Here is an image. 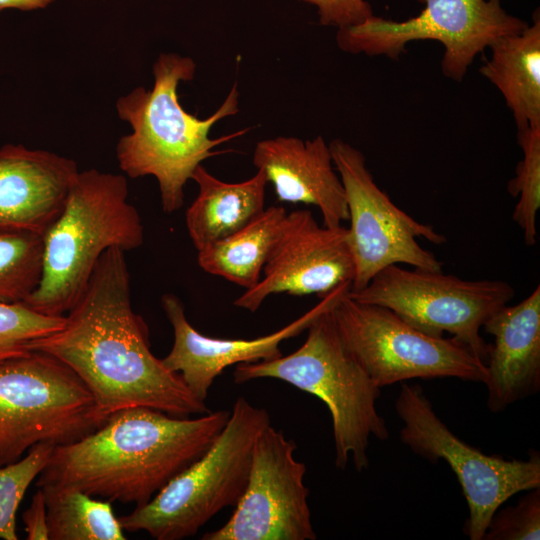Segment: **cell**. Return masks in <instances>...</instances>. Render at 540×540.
Segmentation results:
<instances>
[{
	"label": "cell",
	"instance_id": "7c38bea8",
	"mask_svg": "<svg viewBox=\"0 0 540 540\" xmlns=\"http://www.w3.org/2000/svg\"><path fill=\"white\" fill-rule=\"evenodd\" d=\"M334 167L344 187L350 227L348 241L355 274L349 291L363 289L393 264L442 271V262L417 241L443 244L447 238L397 207L374 181L364 154L341 139L329 142Z\"/></svg>",
	"mask_w": 540,
	"mask_h": 540
},
{
	"label": "cell",
	"instance_id": "2e32d148",
	"mask_svg": "<svg viewBox=\"0 0 540 540\" xmlns=\"http://www.w3.org/2000/svg\"><path fill=\"white\" fill-rule=\"evenodd\" d=\"M253 164L273 185L279 201L316 206L327 227L348 220L344 187L334 169L329 143L322 136L260 140L254 147Z\"/></svg>",
	"mask_w": 540,
	"mask_h": 540
},
{
	"label": "cell",
	"instance_id": "ba28073f",
	"mask_svg": "<svg viewBox=\"0 0 540 540\" xmlns=\"http://www.w3.org/2000/svg\"><path fill=\"white\" fill-rule=\"evenodd\" d=\"M424 8L403 21L371 16L339 28L337 46L350 54L387 56L397 60L413 41L434 40L444 47L441 70L461 82L476 56L498 39L529 24L511 14L501 0H417Z\"/></svg>",
	"mask_w": 540,
	"mask_h": 540
},
{
	"label": "cell",
	"instance_id": "d6986e66",
	"mask_svg": "<svg viewBox=\"0 0 540 540\" xmlns=\"http://www.w3.org/2000/svg\"><path fill=\"white\" fill-rule=\"evenodd\" d=\"M191 179L198 194L186 211V227L197 251L242 229L265 209L268 181L259 169L248 180L228 183L200 164Z\"/></svg>",
	"mask_w": 540,
	"mask_h": 540
},
{
	"label": "cell",
	"instance_id": "4316f807",
	"mask_svg": "<svg viewBox=\"0 0 540 540\" xmlns=\"http://www.w3.org/2000/svg\"><path fill=\"white\" fill-rule=\"evenodd\" d=\"M540 487L529 490L513 506L497 509L482 540H539Z\"/></svg>",
	"mask_w": 540,
	"mask_h": 540
},
{
	"label": "cell",
	"instance_id": "603a6c76",
	"mask_svg": "<svg viewBox=\"0 0 540 540\" xmlns=\"http://www.w3.org/2000/svg\"><path fill=\"white\" fill-rule=\"evenodd\" d=\"M43 235L0 225V303H23L37 288Z\"/></svg>",
	"mask_w": 540,
	"mask_h": 540
},
{
	"label": "cell",
	"instance_id": "52a82bcc",
	"mask_svg": "<svg viewBox=\"0 0 540 540\" xmlns=\"http://www.w3.org/2000/svg\"><path fill=\"white\" fill-rule=\"evenodd\" d=\"M107 417L66 364L40 351L0 363V467L33 446L75 442Z\"/></svg>",
	"mask_w": 540,
	"mask_h": 540
},
{
	"label": "cell",
	"instance_id": "ffe728a7",
	"mask_svg": "<svg viewBox=\"0 0 540 540\" xmlns=\"http://www.w3.org/2000/svg\"><path fill=\"white\" fill-rule=\"evenodd\" d=\"M491 57L479 72L502 94L517 129L540 126V16L519 33L489 47Z\"/></svg>",
	"mask_w": 540,
	"mask_h": 540
},
{
	"label": "cell",
	"instance_id": "e0dca14e",
	"mask_svg": "<svg viewBox=\"0 0 540 540\" xmlns=\"http://www.w3.org/2000/svg\"><path fill=\"white\" fill-rule=\"evenodd\" d=\"M79 170L55 153L0 147V225L43 235L58 217Z\"/></svg>",
	"mask_w": 540,
	"mask_h": 540
},
{
	"label": "cell",
	"instance_id": "3957f363",
	"mask_svg": "<svg viewBox=\"0 0 540 540\" xmlns=\"http://www.w3.org/2000/svg\"><path fill=\"white\" fill-rule=\"evenodd\" d=\"M195 72L192 58L161 53L153 64V88L137 87L116 102L118 116L132 128L116 146L119 167L131 178L153 176L159 185L162 209L168 214L183 206L184 188L195 169L204 160L223 153L215 148L248 131L209 137L217 122L239 112L236 82L220 107L206 119L182 107L178 86L192 80Z\"/></svg>",
	"mask_w": 540,
	"mask_h": 540
},
{
	"label": "cell",
	"instance_id": "9c48e42d",
	"mask_svg": "<svg viewBox=\"0 0 540 540\" xmlns=\"http://www.w3.org/2000/svg\"><path fill=\"white\" fill-rule=\"evenodd\" d=\"M395 409L403 422L400 441L434 464L446 461L455 473L468 504L463 531L470 540L483 539L492 515L511 496L540 487L538 452L528 460L484 454L447 427L421 386L402 383Z\"/></svg>",
	"mask_w": 540,
	"mask_h": 540
},
{
	"label": "cell",
	"instance_id": "83f0119b",
	"mask_svg": "<svg viewBox=\"0 0 540 540\" xmlns=\"http://www.w3.org/2000/svg\"><path fill=\"white\" fill-rule=\"evenodd\" d=\"M316 7L319 23L337 29L361 23L373 16L366 0H299Z\"/></svg>",
	"mask_w": 540,
	"mask_h": 540
},
{
	"label": "cell",
	"instance_id": "8fae6325",
	"mask_svg": "<svg viewBox=\"0 0 540 540\" xmlns=\"http://www.w3.org/2000/svg\"><path fill=\"white\" fill-rule=\"evenodd\" d=\"M338 332L373 382L384 386L420 378L485 383L486 363L453 337L427 335L390 309L342 294L331 308Z\"/></svg>",
	"mask_w": 540,
	"mask_h": 540
},
{
	"label": "cell",
	"instance_id": "484cf974",
	"mask_svg": "<svg viewBox=\"0 0 540 540\" xmlns=\"http://www.w3.org/2000/svg\"><path fill=\"white\" fill-rule=\"evenodd\" d=\"M65 316L36 312L23 303H0V363L31 350V345L59 330Z\"/></svg>",
	"mask_w": 540,
	"mask_h": 540
},
{
	"label": "cell",
	"instance_id": "44dd1931",
	"mask_svg": "<svg viewBox=\"0 0 540 540\" xmlns=\"http://www.w3.org/2000/svg\"><path fill=\"white\" fill-rule=\"evenodd\" d=\"M286 215L281 206L265 208L242 229L197 251L198 265L246 290L254 287L262 277Z\"/></svg>",
	"mask_w": 540,
	"mask_h": 540
},
{
	"label": "cell",
	"instance_id": "6da1fadb",
	"mask_svg": "<svg viewBox=\"0 0 540 540\" xmlns=\"http://www.w3.org/2000/svg\"><path fill=\"white\" fill-rule=\"evenodd\" d=\"M125 253L110 248L102 255L63 326L35 341L31 350L73 370L105 417L134 407L177 417L209 413L180 374L153 355L148 326L132 307Z\"/></svg>",
	"mask_w": 540,
	"mask_h": 540
},
{
	"label": "cell",
	"instance_id": "8992f818",
	"mask_svg": "<svg viewBox=\"0 0 540 540\" xmlns=\"http://www.w3.org/2000/svg\"><path fill=\"white\" fill-rule=\"evenodd\" d=\"M268 425L267 410L239 397L210 448L149 502L120 517L123 529L144 531L156 540H181L222 509L235 507L247 485L255 441Z\"/></svg>",
	"mask_w": 540,
	"mask_h": 540
},
{
	"label": "cell",
	"instance_id": "f546056e",
	"mask_svg": "<svg viewBox=\"0 0 540 540\" xmlns=\"http://www.w3.org/2000/svg\"><path fill=\"white\" fill-rule=\"evenodd\" d=\"M54 0H0V12L4 9L15 8L22 11L42 9Z\"/></svg>",
	"mask_w": 540,
	"mask_h": 540
},
{
	"label": "cell",
	"instance_id": "ac0fdd59",
	"mask_svg": "<svg viewBox=\"0 0 540 540\" xmlns=\"http://www.w3.org/2000/svg\"><path fill=\"white\" fill-rule=\"evenodd\" d=\"M482 327L493 336L484 384L487 408L497 413L540 390V285L520 303L498 309Z\"/></svg>",
	"mask_w": 540,
	"mask_h": 540
},
{
	"label": "cell",
	"instance_id": "cb8c5ba5",
	"mask_svg": "<svg viewBox=\"0 0 540 540\" xmlns=\"http://www.w3.org/2000/svg\"><path fill=\"white\" fill-rule=\"evenodd\" d=\"M517 142L523 158L516 175L508 182L507 191L518 202L512 218L522 229L527 246L537 240L536 217L540 208V126L517 129Z\"/></svg>",
	"mask_w": 540,
	"mask_h": 540
},
{
	"label": "cell",
	"instance_id": "7a4b0ae2",
	"mask_svg": "<svg viewBox=\"0 0 540 540\" xmlns=\"http://www.w3.org/2000/svg\"><path fill=\"white\" fill-rule=\"evenodd\" d=\"M229 416L227 410L196 418L147 407L116 411L81 439L55 446L37 487H71L142 506L210 448Z\"/></svg>",
	"mask_w": 540,
	"mask_h": 540
},
{
	"label": "cell",
	"instance_id": "9a60e30c",
	"mask_svg": "<svg viewBox=\"0 0 540 540\" xmlns=\"http://www.w3.org/2000/svg\"><path fill=\"white\" fill-rule=\"evenodd\" d=\"M350 287V284L341 285L288 325L254 339H220L203 335L188 322L181 300L174 294H164L161 304L173 328L174 341L170 352L161 360L169 370L180 374L195 397L205 402L212 383L227 367L281 357L280 344L307 330L311 322Z\"/></svg>",
	"mask_w": 540,
	"mask_h": 540
},
{
	"label": "cell",
	"instance_id": "d4e9b609",
	"mask_svg": "<svg viewBox=\"0 0 540 540\" xmlns=\"http://www.w3.org/2000/svg\"><path fill=\"white\" fill-rule=\"evenodd\" d=\"M54 447L39 443L17 462L0 467V539H18L17 510L30 484L46 467Z\"/></svg>",
	"mask_w": 540,
	"mask_h": 540
},
{
	"label": "cell",
	"instance_id": "4fadbf2b",
	"mask_svg": "<svg viewBox=\"0 0 540 540\" xmlns=\"http://www.w3.org/2000/svg\"><path fill=\"white\" fill-rule=\"evenodd\" d=\"M292 439L268 425L257 437L245 491L229 520L203 540H314L306 465Z\"/></svg>",
	"mask_w": 540,
	"mask_h": 540
},
{
	"label": "cell",
	"instance_id": "7402d4cb",
	"mask_svg": "<svg viewBox=\"0 0 540 540\" xmlns=\"http://www.w3.org/2000/svg\"><path fill=\"white\" fill-rule=\"evenodd\" d=\"M50 540H124V529L109 501L79 489L44 485Z\"/></svg>",
	"mask_w": 540,
	"mask_h": 540
},
{
	"label": "cell",
	"instance_id": "f1b7e54d",
	"mask_svg": "<svg viewBox=\"0 0 540 540\" xmlns=\"http://www.w3.org/2000/svg\"><path fill=\"white\" fill-rule=\"evenodd\" d=\"M22 520L27 539H49L46 501L40 488L33 495L29 507L23 512Z\"/></svg>",
	"mask_w": 540,
	"mask_h": 540
},
{
	"label": "cell",
	"instance_id": "5bb4252c",
	"mask_svg": "<svg viewBox=\"0 0 540 540\" xmlns=\"http://www.w3.org/2000/svg\"><path fill=\"white\" fill-rule=\"evenodd\" d=\"M262 272L235 306L255 312L273 294H315L321 299L341 285H351L355 266L348 228L320 226L306 209L287 213Z\"/></svg>",
	"mask_w": 540,
	"mask_h": 540
},
{
	"label": "cell",
	"instance_id": "5b68a950",
	"mask_svg": "<svg viewBox=\"0 0 540 540\" xmlns=\"http://www.w3.org/2000/svg\"><path fill=\"white\" fill-rule=\"evenodd\" d=\"M332 306L311 322L305 342L296 351L269 361L238 364L233 376L237 384L275 378L318 397L331 414L335 465L344 469L351 459L362 472L369 467L370 438L387 440L389 430L376 407L380 388L341 338Z\"/></svg>",
	"mask_w": 540,
	"mask_h": 540
},
{
	"label": "cell",
	"instance_id": "277c9868",
	"mask_svg": "<svg viewBox=\"0 0 540 540\" xmlns=\"http://www.w3.org/2000/svg\"><path fill=\"white\" fill-rule=\"evenodd\" d=\"M143 242L144 227L128 201L126 178L96 169L79 171L62 210L43 234L40 282L23 304L44 315L65 316L108 249L127 252Z\"/></svg>",
	"mask_w": 540,
	"mask_h": 540
},
{
	"label": "cell",
	"instance_id": "30bf717a",
	"mask_svg": "<svg viewBox=\"0 0 540 540\" xmlns=\"http://www.w3.org/2000/svg\"><path fill=\"white\" fill-rule=\"evenodd\" d=\"M347 295L362 303L386 307L417 330L434 337L445 332L486 362L489 344L480 328L514 297L502 280H464L442 271L385 267L359 291Z\"/></svg>",
	"mask_w": 540,
	"mask_h": 540
}]
</instances>
